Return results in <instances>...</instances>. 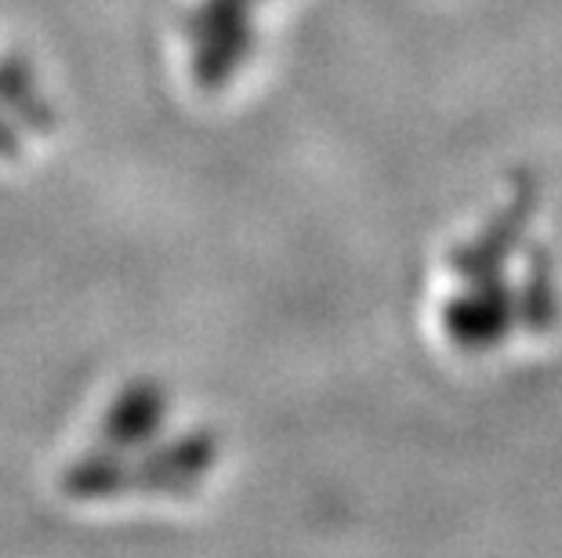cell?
I'll return each instance as SVG.
<instances>
[{"label": "cell", "mask_w": 562, "mask_h": 558, "mask_svg": "<svg viewBox=\"0 0 562 558\" xmlns=\"http://www.w3.org/2000/svg\"><path fill=\"white\" fill-rule=\"evenodd\" d=\"M0 149H8V138H4V130H0Z\"/></svg>", "instance_id": "cell-1"}]
</instances>
